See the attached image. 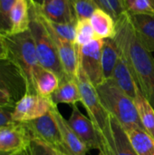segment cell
<instances>
[{"label": "cell", "mask_w": 154, "mask_h": 155, "mask_svg": "<svg viewBox=\"0 0 154 155\" xmlns=\"http://www.w3.org/2000/svg\"><path fill=\"white\" fill-rule=\"evenodd\" d=\"M130 17L143 45L150 52H154L153 15H130Z\"/></svg>", "instance_id": "obj_17"}, {"label": "cell", "mask_w": 154, "mask_h": 155, "mask_svg": "<svg viewBox=\"0 0 154 155\" xmlns=\"http://www.w3.org/2000/svg\"><path fill=\"white\" fill-rule=\"evenodd\" d=\"M99 155H103V154L102 153H99Z\"/></svg>", "instance_id": "obj_38"}, {"label": "cell", "mask_w": 154, "mask_h": 155, "mask_svg": "<svg viewBox=\"0 0 154 155\" xmlns=\"http://www.w3.org/2000/svg\"><path fill=\"white\" fill-rule=\"evenodd\" d=\"M95 89L105 111L114 117L124 130L135 127L143 129L133 100L123 93L113 79L104 80L95 86Z\"/></svg>", "instance_id": "obj_2"}, {"label": "cell", "mask_w": 154, "mask_h": 155, "mask_svg": "<svg viewBox=\"0 0 154 155\" xmlns=\"http://www.w3.org/2000/svg\"><path fill=\"white\" fill-rule=\"evenodd\" d=\"M75 81L81 94V103L87 111L89 118L93 123L97 132H103L109 125L110 114L103 108L95 86L90 82L80 67Z\"/></svg>", "instance_id": "obj_5"}, {"label": "cell", "mask_w": 154, "mask_h": 155, "mask_svg": "<svg viewBox=\"0 0 154 155\" xmlns=\"http://www.w3.org/2000/svg\"><path fill=\"white\" fill-rule=\"evenodd\" d=\"M12 110L10 108L0 107V129L14 123L11 118Z\"/></svg>", "instance_id": "obj_31"}, {"label": "cell", "mask_w": 154, "mask_h": 155, "mask_svg": "<svg viewBox=\"0 0 154 155\" xmlns=\"http://www.w3.org/2000/svg\"><path fill=\"white\" fill-rule=\"evenodd\" d=\"M152 1V5H153V7H154V0H151Z\"/></svg>", "instance_id": "obj_37"}, {"label": "cell", "mask_w": 154, "mask_h": 155, "mask_svg": "<svg viewBox=\"0 0 154 155\" xmlns=\"http://www.w3.org/2000/svg\"><path fill=\"white\" fill-rule=\"evenodd\" d=\"M103 39H94L84 45H77L79 67L90 82L97 86L104 81L102 67V47Z\"/></svg>", "instance_id": "obj_7"}, {"label": "cell", "mask_w": 154, "mask_h": 155, "mask_svg": "<svg viewBox=\"0 0 154 155\" xmlns=\"http://www.w3.org/2000/svg\"><path fill=\"white\" fill-rule=\"evenodd\" d=\"M99 152L103 155H137L129 136L120 123L110 115L109 125L98 133Z\"/></svg>", "instance_id": "obj_6"}, {"label": "cell", "mask_w": 154, "mask_h": 155, "mask_svg": "<svg viewBox=\"0 0 154 155\" xmlns=\"http://www.w3.org/2000/svg\"><path fill=\"white\" fill-rule=\"evenodd\" d=\"M94 39H97V36L91 25L90 19L77 20L74 44L80 46V45H86Z\"/></svg>", "instance_id": "obj_25"}, {"label": "cell", "mask_w": 154, "mask_h": 155, "mask_svg": "<svg viewBox=\"0 0 154 155\" xmlns=\"http://www.w3.org/2000/svg\"><path fill=\"white\" fill-rule=\"evenodd\" d=\"M59 84L60 79L54 73L42 66L38 68L34 78V86L37 94L43 97H50Z\"/></svg>", "instance_id": "obj_21"}, {"label": "cell", "mask_w": 154, "mask_h": 155, "mask_svg": "<svg viewBox=\"0 0 154 155\" xmlns=\"http://www.w3.org/2000/svg\"><path fill=\"white\" fill-rule=\"evenodd\" d=\"M15 0H0V35H11V11Z\"/></svg>", "instance_id": "obj_26"}, {"label": "cell", "mask_w": 154, "mask_h": 155, "mask_svg": "<svg viewBox=\"0 0 154 155\" xmlns=\"http://www.w3.org/2000/svg\"><path fill=\"white\" fill-rule=\"evenodd\" d=\"M8 57V49L5 42V38L0 35V58Z\"/></svg>", "instance_id": "obj_33"}, {"label": "cell", "mask_w": 154, "mask_h": 155, "mask_svg": "<svg viewBox=\"0 0 154 155\" xmlns=\"http://www.w3.org/2000/svg\"><path fill=\"white\" fill-rule=\"evenodd\" d=\"M30 9L35 14V15L38 17V19L41 21V23L44 25V26L48 31L49 35H51L52 39L54 40L58 55L62 64V66L66 74V75L73 80H76L78 70H79V59H78V51H77V45L71 41H68L60 35H58L47 24H45L40 16L37 15V13L34 11V9L29 5Z\"/></svg>", "instance_id": "obj_11"}, {"label": "cell", "mask_w": 154, "mask_h": 155, "mask_svg": "<svg viewBox=\"0 0 154 155\" xmlns=\"http://www.w3.org/2000/svg\"><path fill=\"white\" fill-rule=\"evenodd\" d=\"M0 89L6 93L15 104L27 93L25 77L10 56L0 58Z\"/></svg>", "instance_id": "obj_9"}, {"label": "cell", "mask_w": 154, "mask_h": 155, "mask_svg": "<svg viewBox=\"0 0 154 155\" xmlns=\"http://www.w3.org/2000/svg\"><path fill=\"white\" fill-rule=\"evenodd\" d=\"M112 79L118 85V87L133 101L141 93L130 67L121 53Z\"/></svg>", "instance_id": "obj_16"}, {"label": "cell", "mask_w": 154, "mask_h": 155, "mask_svg": "<svg viewBox=\"0 0 154 155\" xmlns=\"http://www.w3.org/2000/svg\"><path fill=\"white\" fill-rule=\"evenodd\" d=\"M124 7L130 15H153L154 7L151 0H123Z\"/></svg>", "instance_id": "obj_28"}, {"label": "cell", "mask_w": 154, "mask_h": 155, "mask_svg": "<svg viewBox=\"0 0 154 155\" xmlns=\"http://www.w3.org/2000/svg\"><path fill=\"white\" fill-rule=\"evenodd\" d=\"M125 132L137 155H154V138L144 129L135 127Z\"/></svg>", "instance_id": "obj_23"}, {"label": "cell", "mask_w": 154, "mask_h": 155, "mask_svg": "<svg viewBox=\"0 0 154 155\" xmlns=\"http://www.w3.org/2000/svg\"><path fill=\"white\" fill-rule=\"evenodd\" d=\"M91 25L99 39L113 38L116 33L115 19L102 8H97L90 17Z\"/></svg>", "instance_id": "obj_18"}, {"label": "cell", "mask_w": 154, "mask_h": 155, "mask_svg": "<svg viewBox=\"0 0 154 155\" xmlns=\"http://www.w3.org/2000/svg\"><path fill=\"white\" fill-rule=\"evenodd\" d=\"M116 33L113 38L143 95L154 108V58L140 40L130 15L125 12L116 20Z\"/></svg>", "instance_id": "obj_1"}, {"label": "cell", "mask_w": 154, "mask_h": 155, "mask_svg": "<svg viewBox=\"0 0 154 155\" xmlns=\"http://www.w3.org/2000/svg\"><path fill=\"white\" fill-rule=\"evenodd\" d=\"M29 30L34 42L39 64L43 68L54 73L60 79V82L69 78L62 66L54 40L46 28L31 9Z\"/></svg>", "instance_id": "obj_4"}, {"label": "cell", "mask_w": 154, "mask_h": 155, "mask_svg": "<svg viewBox=\"0 0 154 155\" xmlns=\"http://www.w3.org/2000/svg\"><path fill=\"white\" fill-rule=\"evenodd\" d=\"M52 104L50 97H43L37 94H25L15 103L11 118L15 123H26L46 114Z\"/></svg>", "instance_id": "obj_10"}, {"label": "cell", "mask_w": 154, "mask_h": 155, "mask_svg": "<svg viewBox=\"0 0 154 155\" xmlns=\"http://www.w3.org/2000/svg\"><path fill=\"white\" fill-rule=\"evenodd\" d=\"M10 56L22 70L26 83L27 93L36 94L34 86V78L36 71L41 66L39 64L34 42L28 29L25 32L4 36Z\"/></svg>", "instance_id": "obj_3"}, {"label": "cell", "mask_w": 154, "mask_h": 155, "mask_svg": "<svg viewBox=\"0 0 154 155\" xmlns=\"http://www.w3.org/2000/svg\"><path fill=\"white\" fill-rule=\"evenodd\" d=\"M68 123L88 150L100 149V139L93 123L80 112L76 104L72 105V114Z\"/></svg>", "instance_id": "obj_13"}, {"label": "cell", "mask_w": 154, "mask_h": 155, "mask_svg": "<svg viewBox=\"0 0 154 155\" xmlns=\"http://www.w3.org/2000/svg\"><path fill=\"white\" fill-rule=\"evenodd\" d=\"M11 35L25 32L30 25V8L28 0H15L11 15Z\"/></svg>", "instance_id": "obj_20"}, {"label": "cell", "mask_w": 154, "mask_h": 155, "mask_svg": "<svg viewBox=\"0 0 154 155\" xmlns=\"http://www.w3.org/2000/svg\"><path fill=\"white\" fill-rule=\"evenodd\" d=\"M30 4L45 18L59 24H75L77 18L71 0H52L39 5L34 0H28Z\"/></svg>", "instance_id": "obj_14"}, {"label": "cell", "mask_w": 154, "mask_h": 155, "mask_svg": "<svg viewBox=\"0 0 154 155\" xmlns=\"http://www.w3.org/2000/svg\"><path fill=\"white\" fill-rule=\"evenodd\" d=\"M98 6L109 13L115 20L126 12L123 0H95Z\"/></svg>", "instance_id": "obj_29"}, {"label": "cell", "mask_w": 154, "mask_h": 155, "mask_svg": "<svg viewBox=\"0 0 154 155\" xmlns=\"http://www.w3.org/2000/svg\"><path fill=\"white\" fill-rule=\"evenodd\" d=\"M54 155H72L69 153H65V152H62V151H59V150H54Z\"/></svg>", "instance_id": "obj_35"}, {"label": "cell", "mask_w": 154, "mask_h": 155, "mask_svg": "<svg viewBox=\"0 0 154 155\" xmlns=\"http://www.w3.org/2000/svg\"><path fill=\"white\" fill-rule=\"evenodd\" d=\"M35 3H37V4H39V5H43V4H45V3H48V2H50V1H52V0H34Z\"/></svg>", "instance_id": "obj_36"}, {"label": "cell", "mask_w": 154, "mask_h": 155, "mask_svg": "<svg viewBox=\"0 0 154 155\" xmlns=\"http://www.w3.org/2000/svg\"><path fill=\"white\" fill-rule=\"evenodd\" d=\"M15 104L13 102L11 97L6 93H5L4 91L0 89V107L13 109Z\"/></svg>", "instance_id": "obj_32"}, {"label": "cell", "mask_w": 154, "mask_h": 155, "mask_svg": "<svg viewBox=\"0 0 154 155\" xmlns=\"http://www.w3.org/2000/svg\"><path fill=\"white\" fill-rule=\"evenodd\" d=\"M32 137L23 123H15L0 129V153H14L30 147Z\"/></svg>", "instance_id": "obj_12"}, {"label": "cell", "mask_w": 154, "mask_h": 155, "mask_svg": "<svg viewBox=\"0 0 154 155\" xmlns=\"http://www.w3.org/2000/svg\"><path fill=\"white\" fill-rule=\"evenodd\" d=\"M120 57V51L112 38L103 39L102 47V67L104 80L112 79L114 68Z\"/></svg>", "instance_id": "obj_22"}, {"label": "cell", "mask_w": 154, "mask_h": 155, "mask_svg": "<svg viewBox=\"0 0 154 155\" xmlns=\"http://www.w3.org/2000/svg\"><path fill=\"white\" fill-rule=\"evenodd\" d=\"M50 99L55 105L59 104L73 105L81 102V94L76 81L70 78L61 81L58 88L51 94Z\"/></svg>", "instance_id": "obj_19"}, {"label": "cell", "mask_w": 154, "mask_h": 155, "mask_svg": "<svg viewBox=\"0 0 154 155\" xmlns=\"http://www.w3.org/2000/svg\"><path fill=\"white\" fill-rule=\"evenodd\" d=\"M133 102L143 129L154 138V108L142 93Z\"/></svg>", "instance_id": "obj_24"}, {"label": "cell", "mask_w": 154, "mask_h": 155, "mask_svg": "<svg viewBox=\"0 0 154 155\" xmlns=\"http://www.w3.org/2000/svg\"><path fill=\"white\" fill-rule=\"evenodd\" d=\"M50 112L59 128L64 144L69 153L72 155H86L87 151L89 150L76 135L73 128L70 126L68 121H66L61 114L57 108V105L53 104Z\"/></svg>", "instance_id": "obj_15"}, {"label": "cell", "mask_w": 154, "mask_h": 155, "mask_svg": "<svg viewBox=\"0 0 154 155\" xmlns=\"http://www.w3.org/2000/svg\"><path fill=\"white\" fill-rule=\"evenodd\" d=\"M0 155H32L30 147L27 148L26 150H24L19 153H0Z\"/></svg>", "instance_id": "obj_34"}, {"label": "cell", "mask_w": 154, "mask_h": 155, "mask_svg": "<svg viewBox=\"0 0 154 155\" xmlns=\"http://www.w3.org/2000/svg\"><path fill=\"white\" fill-rule=\"evenodd\" d=\"M30 150L32 155H54L53 148L37 140H32Z\"/></svg>", "instance_id": "obj_30"}, {"label": "cell", "mask_w": 154, "mask_h": 155, "mask_svg": "<svg viewBox=\"0 0 154 155\" xmlns=\"http://www.w3.org/2000/svg\"><path fill=\"white\" fill-rule=\"evenodd\" d=\"M77 20L90 19L94 11L100 8L95 0H71Z\"/></svg>", "instance_id": "obj_27"}, {"label": "cell", "mask_w": 154, "mask_h": 155, "mask_svg": "<svg viewBox=\"0 0 154 155\" xmlns=\"http://www.w3.org/2000/svg\"><path fill=\"white\" fill-rule=\"evenodd\" d=\"M23 124L28 130L32 140L44 143L54 150L69 153L64 144L59 128L50 111L37 119Z\"/></svg>", "instance_id": "obj_8"}]
</instances>
